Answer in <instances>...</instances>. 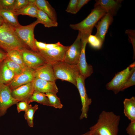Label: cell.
Returning <instances> with one entry per match:
<instances>
[{
	"mask_svg": "<svg viewBox=\"0 0 135 135\" xmlns=\"http://www.w3.org/2000/svg\"><path fill=\"white\" fill-rule=\"evenodd\" d=\"M120 116L112 112L102 111L90 130L97 135H118Z\"/></svg>",
	"mask_w": 135,
	"mask_h": 135,
	"instance_id": "6da1fadb",
	"label": "cell"
},
{
	"mask_svg": "<svg viewBox=\"0 0 135 135\" xmlns=\"http://www.w3.org/2000/svg\"><path fill=\"white\" fill-rule=\"evenodd\" d=\"M0 48L7 52L12 50H22L28 48L17 36L14 28L4 22L0 26Z\"/></svg>",
	"mask_w": 135,
	"mask_h": 135,
	"instance_id": "7a4b0ae2",
	"label": "cell"
},
{
	"mask_svg": "<svg viewBox=\"0 0 135 135\" xmlns=\"http://www.w3.org/2000/svg\"><path fill=\"white\" fill-rule=\"evenodd\" d=\"M106 13V10L100 6L94 5V8L84 19L79 23L70 24V27L82 33L91 34L94 26Z\"/></svg>",
	"mask_w": 135,
	"mask_h": 135,
	"instance_id": "3957f363",
	"label": "cell"
},
{
	"mask_svg": "<svg viewBox=\"0 0 135 135\" xmlns=\"http://www.w3.org/2000/svg\"><path fill=\"white\" fill-rule=\"evenodd\" d=\"M56 79L65 80L77 86L76 79L77 73L79 70L76 65L70 64L64 61L52 64Z\"/></svg>",
	"mask_w": 135,
	"mask_h": 135,
	"instance_id": "277c9868",
	"label": "cell"
},
{
	"mask_svg": "<svg viewBox=\"0 0 135 135\" xmlns=\"http://www.w3.org/2000/svg\"><path fill=\"white\" fill-rule=\"evenodd\" d=\"M40 23L37 19L30 24L25 26L21 25L14 28V31L21 41L28 48L32 50L38 52V50L35 44L34 30L36 26Z\"/></svg>",
	"mask_w": 135,
	"mask_h": 135,
	"instance_id": "5b68a950",
	"label": "cell"
},
{
	"mask_svg": "<svg viewBox=\"0 0 135 135\" xmlns=\"http://www.w3.org/2000/svg\"><path fill=\"white\" fill-rule=\"evenodd\" d=\"M135 70L134 62L125 69L116 74L112 80L106 85V89L112 91L115 94L121 91L124 84Z\"/></svg>",
	"mask_w": 135,
	"mask_h": 135,
	"instance_id": "8992f818",
	"label": "cell"
},
{
	"mask_svg": "<svg viewBox=\"0 0 135 135\" xmlns=\"http://www.w3.org/2000/svg\"><path fill=\"white\" fill-rule=\"evenodd\" d=\"M77 86L80 95L82 108L81 114L80 119L87 118L89 106L91 104L92 100L89 98L86 93L85 84V79L80 74L79 70L77 72L76 77Z\"/></svg>",
	"mask_w": 135,
	"mask_h": 135,
	"instance_id": "52a82bcc",
	"label": "cell"
},
{
	"mask_svg": "<svg viewBox=\"0 0 135 135\" xmlns=\"http://www.w3.org/2000/svg\"><path fill=\"white\" fill-rule=\"evenodd\" d=\"M90 34L88 33H81L82 50L76 65L80 74L85 79L90 76L93 72L92 66L88 64L86 62L85 55L86 48L88 39Z\"/></svg>",
	"mask_w": 135,
	"mask_h": 135,
	"instance_id": "ba28073f",
	"label": "cell"
},
{
	"mask_svg": "<svg viewBox=\"0 0 135 135\" xmlns=\"http://www.w3.org/2000/svg\"><path fill=\"white\" fill-rule=\"evenodd\" d=\"M62 44L58 47L44 50H38V52L47 63L51 64L64 61L65 53L69 47Z\"/></svg>",
	"mask_w": 135,
	"mask_h": 135,
	"instance_id": "9c48e42d",
	"label": "cell"
},
{
	"mask_svg": "<svg viewBox=\"0 0 135 135\" xmlns=\"http://www.w3.org/2000/svg\"><path fill=\"white\" fill-rule=\"evenodd\" d=\"M21 51L23 62L27 68L35 70L47 63L38 52L29 50L26 48Z\"/></svg>",
	"mask_w": 135,
	"mask_h": 135,
	"instance_id": "30bf717a",
	"label": "cell"
},
{
	"mask_svg": "<svg viewBox=\"0 0 135 135\" xmlns=\"http://www.w3.org/2000/svg\"><path fill=\"white\" fill-rule=\"evenodd\" d=\"M11 92L8 85H0V117L6 114L8 108L19 102L12 97Z\"/></svg>",
	"mask_w": 135,
	"mask_h": 135,
	"instance_id": "8fae6325",
	"label": "cell"
},
{
	"mask_svg": "<svg viewBox=\"0 0 135 135\" xmlns=\"http://www.w3.org/2000/svg\"><path fill=\"white\" fill-rule=\"evenodd\" d=\"M81 33L79 31L73 44L69 46L65 53L64 61L72 65H77L81 52Z\"/></svg>",
	"mask_w": 135,
	"mask_h": 135,
	"instance_id": "7c38bea8",
	"label": "cell"
},
{
	"mask_svg": "<svg viewBox=\"0 0 135 135\" xmlns=\"http://www.w3.org/2000/svg\"><path fill=\"white\" fill-rule=\"evenodd\" d=\"M34 91L33 81L13 89L11 94L12 97L19 102L25 101L28 103Z\"/></svg>",
	"mask_w": 135,
	"mask_h": 135,
	"instance_id": "4fadbf2b",
	"label": "cell"
},
{
	"mask_svg": "<svg viewBox=\"0 0 135 135\" xmlns=\"http://www.w3.org/2000/svg\"><path fill=\"white\" fill-rule=\"evenodd\" d=\"M35 78L34 70L27 68L16 75L8 86L12 90L22 85L33 82Z\"/></svg>",
	"mask_w": 135,
	"mask_h": 135,
	"instance_id": "5bb4252c",
	"label": "cell"
},
{
	"mask_svg": "<svg viewBox=\"0 0 135 135\" xmlns=\"http://www.w3.org/2000/svg\"><path fill=\"white\" fill-rule=\"evenodd\" d=\"M114 16V15L110 13H106L95 26L97 29L95 35L103 43L109 28L113 22Z\"/></svg>",
	"mask_w": 135,
	"mask_h": 135,
	"instance_id": "9a60e30c",
	"label": "cell"
},
{
	"mask_svg": "<svg viewBox=\"0 0 135 135\" xmlns=\"http://www.w3.org/2000/svg\"><path fill=\"white\" fill-rule=\"evenodd\" d=\"M33 82L34 91L44 93L50 92L56 94L58 92V89L56 82L35 78Z\"/></svg>",
	"mask_w": 135,
	"mask_h": 135,
	"instance_id": "2e32d148",
	"label": "cell"
},
{
	"mask_svg": "<svg viewBox=\"0 0 135 135\" xmlns=\"http://www.w3.org/2000/svg\"><path fill=\"white\" fill-rule=\"evenodd\" d=\"M35 78L46 81L56 82L52 64L47 63L34 70Z\"/></svg>",
	"mask_w": 135,
	"mask_h": 135,
	"instance_id": "e0dca14e",
	"label": "cell"
},
{
	"mask_svg": "<svg viewBox=\"0 0 135 135\" xmlns=\"http://www.w3.org/2000/svg\"><path fill=\"white\" fill-rule=\"evenodd\" d=\"M94 5H98L114 16L120 7L122 0H96Z\"/></svg>",
	"mask_w": 135,
	"mask_h": 135,
	"instance_id": "ac0fdd59",
	"label": "cell"
},
{
	"mask_svg": "<svg viewBox=\"0 0 135 135\" xmlns=\"http://www.w3.org/2000/svg\"><path fill=\"white\" fill-rule=\"evenodd\" d=\"M0 15L4 22L7 23L14 28L21 26L19 23L17 16L12 10L8 9H0Z\"/></svg>",
	"mask_w": 135,
	"mask_h": 135,
	"instance_id": "d6986e66",
	"label": "cell"
},
{
	"mask_svg": "<svg viewBox=\"0 0 135 135\" xmlns=\"http://www.w3.org/2000/svg\"><path fill=\"white\" fill-rule=\"evenodd\" d=\"M123 104L124 105V113L130 122H135V97L132 96L130 98H126Z\"/></svg>",
	"mask_w": 135,
	"mask_h": 135,
	"instance_id": "ffe728a7",
	"label": "cell"
},
{
	"mask_svg": "<svg viewBox=\"0 0 135 135\" xmlns=\"http://www.w3.org/2000/svg\"><path fill=\"white\" fill-rule=\"evenodd\" d=\"M15 76L4 61L1 62L0 65V85H8L12 81Z\"/></svg>",
	"mask_w": 135,
	"mask_h": 135,
	"instance_id": "44dd1931",
	"label": "cell"
},
{
	"mask_svg": "<svg viewBox=\"0 0 135 135\" xmlns=\"http://www.w3.org/2000/svg\"><path fill=\"white\" fill-rule=\"evenodd\" d=\"M35 2L38 8L46 14L53 21L57 22L56 12L48 1L45 0H35Z\"/></svg>",
	"mask_w": 135,
	"mask_h": 135,
	"instance_id": "7402d4cb",
	"label": "cell"
},
{
	"mask_svg": "<svg viewBox=\"0 0 135 135\" xmlns=\"http://www.w3.org/2000/svg\"><path fill=\"white\" fill-rule=\"evenodd\" d=\"M35 1V0H30V2L25 7L14 12L15 14L18 16L19 15H25L37 18L38 8Z\"/></svg>",
	"mask_w": 135,
	"mask_h": 135,
	"instance_id": "603a6c76",
	"label": "cell"
},
{
	"mask_svg": "<svg viewBox=\"0 0 135 135\" xmlns=\"http://www.w3.org/2000/svg\"><path fill=\"white\" fill-rule=\"evenodd\" d=\"M37 18L40 23L43 24L45 27L50 28L56 27L58 26L57 22L53 21L46 14L39 8Z\"/></svg>",
	"mask_w": 135,
	"mask_h": 135,
	"instance_id": "cb8c5ba5",
	"label": "cell"
},
{
	"mask_svg": "<svg viewBox=\"0 0 135 135\" xmlns=\"http://www.w3.org/2000/svg\"><path fill=\"white\" fill-rule=\"evenodd\" d=\"M21 50H13L7 52V57L20 66L23 70L28 68L24 64Z\"/></svg>",
	"mask_w": 135,
	"mask_h": 135,
	"instance_id": "d4e9b609",
	"label": "cell"
},
{
	"mask_svg": "<svg viewBox=\"0 0 135 135\" xmlns=\"http://www.w3.org/2000/svg\"><path fill=\"white\" fill-rule=\"evenodd\" d=\"M35 102L41 104L52 106L46 94L40 92L34 91L28 103Z\"/></svg>",
	"mask_w": 135,
	"mask_h": 135,
	"instance_id": "484cf974",
	"label": "cell"
},
{
	"mask_svg": "<svg viewBox=\"0 0 135 135\" xmlns=\"http://www.w3.org/2000/svg\"><path fill=\"white\" fill-rule=\"evenodd\" d=\"M38 108V105L36 104L33 106H32L25 111L24 115L25 119L26 120L28 125L30 127H34V114Z\"/></svg>",
	"mask_w": 135,
	"mask_h": 135,
	"instance_id": "4316f807",
	"label": "cell"
},
{
	"mask_svg": "<svg viewBox=\"0 0 135 135\" xmlns=\"http://www.w3.org/2000/svg\"><path fill=\"white\" fill-rule=\"evenodd\" d=\"M8 68L12 71L16 76L22 72L23 70L19 65L7 57L4 60Z\"/></svg>",
	"mask_w": 135,
	"mask_h": 135,
	"instance_id": "83f0119b",
	"label": "cell"
},
{
	"mask_svg": "<svg viewBox=\"0 0 135 135\" xmlns=\"http://www.w3.org/2000/svg\"><path fill=\"white\" fill-rule=\"evenodd\" d=\"M45 94L52 106L59 109L62 108L63 105L61 103L60 98L57 96L56 94L50 92L46 93Z\"/></svg>",
	"mask_w": 135,
	"mask_h": 135,
	"instance_id": "f1b7e54d",
	"label": "cell"
},
{
	"mask_svg": "<svg viewBox=\"0 0 135 135\" xmlns=\"http://www.w3.org/2000/svg\"><path fill=\"white\" fill-rule=\"evenodd\" d=\"M87 43L92 48L97 50L101 48L103 44L101 40L95 35L91 34L89 35L88 38Z\"/></svg>",
	"mask_w": 135,
	"mask_h": 135,
	"instance_id": "f546056e",
	"label": "cell"
},
{
	"mask_svg": "<svg viewBox=\"0 0 135 135\" xmlns=\"http://www.w3.org/2000/svg\"><path fill=\"white\" fill-rule=\"evenodd\" d=\"M30 0H16L12 9L14 12L22 9L26 6Z\"/></svg>",
	"mask_w": 135,
	"mask_h": 135,
	"instance_id": "4dcf8cb0",
	"label": "cell"
},
{
	"mask_svg": "<svg viewBox=\"0 0 135 135\" xmlns=\"http://www.w3.org/2000/svg\"><path fill=\"white\" fill-rule=\"evenodd\" d=\"M16 0H0V9H8L12 10Z\"/></svg>",
	"mask_w": 135,
	"mask_h": 135,
	"instance_id": "1f68e13d",
	"label": "cell"
},
{
	"mask_svg": "<svg viewBox=\"0 0 135 135\" xmlns=\"http://www.w3.org/2000/svg\"><path fill=\"white\" fill-rule=\"evenodd\" d=\"M135 85V70L123 85L121 91L126 89Z\"/></svg>",
	"mask_w": 135,
	"mask_h": 135,
	"instance_id": "d6a6232c",
	"label": "cell"
},
{
	"mask_svg": "<svg viewBox=\"0 0 135 135\" xmlns=\"http://www.w3.org/2000/svg\"><path fill=\"white\" fill-rule=\"evenodd\" d=\"M78 1V0H70L66 10V12L72 14H76Z\"/></svg>",
	"mask_w": 135,
	"mask_h": 135,
	"instance_id": "836d02e7",
	"label": "cell"
},
{
	"mask_svg": "<svg viewBox=\"0 0 135 135\" xmlns=\"http://www.w3.org/2000/svg\"><path fill=\"white\" fill-rule=\"evenodd\" d=\"M125 33L128 35L130 42L132 43L134 49V58H135V31L134 30H127Z\"/></svg>",
	"mask_w": 135,
	"mask_h": 135,
	"instance_id": "e575fe53",
	"label": "cell"
},
{
	"mask_svg": "<svg viewBox=\"0 0 135 135\" xmlns=\"http://www.w3.org/2000/svg\"><path fill=\"white\" fill-rule=\"evenodd\" d=\"M17 109L18 113L22 111H25L29 107L32 106L30 104L27 102L21 101L18 102L16 104Z\"/></svg>",
	"mask_w": 135,
	"mask_h": 135,
	"instance_id": "d590c367",
	"label": "cell"
},
{
	"mask_svg": "<svg viewBox=\"0 0 135 135\" xmlns=\"http://www.w3.org/2000/svg\"><path fill=\"white\" fill-rule=\"evenodd\" d=\"M126 130L129 135H135V122L129 123Z\"/></svg>",
	"mask_w": 135,
	"mask_h": 135,
	"instance_id": "8d00e7d4",
	"label": "cell"
},
{
	"mask_svg": "<svg viewBox=\"0 0 135 135\" xmlns=\"http://www.w3.org/2000/svg\"><path fill=\"white\" fill-rule=\"evenodd\" d=\"M90 1L89 0H78L76 8V12H78L85 4Z\"/></svg>",
	"mask_w": 135,
	"mask_h": 135,
	"instance_id": "74e56055",
	"label": "cell"
},
{
	"mask_svg": "<svg viewBox=\"0 0 135 135\" xmlns=\"http://www.w3.org/2000/svg\"><path fill=\"white\" fill-rule=\"evenodd\" d=\"M35 44L38 50H44L45 49L46 44L38 41L35 39Z\"/></svg>",
	"mask_w": 135,
	"mask_h": 135,
	"instance_id": "f35d334b",
	"label": "cell"
},
{
	"mask_svg": "<svg viewBox=\"0 0 135 135\" xmlns=\"http://www.w3.org/2000/svg\"><path fill=\"white\" fill-rule=\"evenodd\" d=\"M62 45L60 42L55 44H46V48L45 50H47L55 48Z\"/></svg>",
	"mask_w": 135,
	"mask_h": 135,
	"instance_id": "ab89813d",
	"label": "cell"
},
{
	"mask_svg": "<svg viewBox=\"0 0 135 135\" xmlns=\"http://www.w3.org/2000/svg\"><path fill=\"white\" fill-rule=\"evenodd\" d=\"M7 57V52L0 49V62L3 61Z\"/></svg>",
	"mask_w": 135,
	"mask_h": 135,
	"instance_id": "60d3db41",
	"label": "cell"
},
{
	"mask_svg": "<svg viewBox=\"0 0 135 135\" xmlns=\"http://www.w3.org/2000/svg\"><path fill=\"white\" fill-rule=\"evenodd\" d=\"M80 135H97L94 133L92 132L89 130L86 133L81 134Z\"/></svg>",
	"mask_w": 135,
	"mask_h": 135,
	"instance_id": "b9f144b4",
	"label": "cell"
},
{
	"mask_svg": "<svg viewBox=\"0 0 135 135\" xmlns=\"http://www.w3.org/2000/svg\"><path fill=\"white\" fill-rule=\"evenodd\" d=\"M4 22L3 18L0 15V26L2 25Z\"/></svg>",
	"mask_w": 135,
	"mask_h": 135,
	"instance_id": "7bdbcfd3",
	"label": "cell"
},
{
	"mask_svg": "<svg viewBox=\"0 0 135 135\" xmlns=\"http://www.w3.org/2000/svg\"><path fill=\"white\" fill-rule=\"evenodd\" d=\"M1 62H0V64H1Z\"/></svg>",
	"mask_w": 135,
	"mask_h": 135,
	"instance_id": "ee69618b",
	"label": "cell"
}]
</instances>
